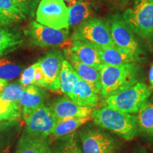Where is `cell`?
<instances>
[{"label":"cell","mask_w":153,"mask_h":153,"mask_svg":"<svg viewBox=\"0 0 153 153\" xmlns=\"http://www.w3.org/2000/svg\"><path fill=\"white\" fill-rule=\"evenodd\" d=\"M51 153H83L78 143L75 132L60 137L54 148L51 149Z\"/></svg>","instance_id":"cell-26"},{"label":"cell","mask_w":153,"mask_h":153,"mask_svg":"<svg viewBox=\"0 0 153 153\" xmlns=\"http://www.w3.org/2000/svg\"><path fill=\"white\" fill-rule=\"evenodd\" d=\"M51 150L48 137L33 136L24 131L19 140L16 153H48Z\"/></svg>","instance_id":"cell-16"},{"label":"cell","mask_w":153,"mask_h":153,"mask_svg":"<svg viewBox=\"0 0 153 153\" xmlns=\"http://www.w3.org/2000/svg\"><path fill=\"white\" fill-rule=\"evenodd\" d=\"M122 17L134 33L153 43V0H135Z\"/></svg>","instance_id":"cell-4"},{"label":"cell","mask_w":153,"mask_h":153,"mask_svg":"<svg viewBox=\"0 0 153 153\" xmlns=\"http://www.w3.org/2000/svg\"><path fill=\"white\" fill-rule=\"evenodd\" d=\"M26 16H33L40 0H12Z\"/></svg>","instance_id":"cell-30"},{"label":"cell","mask_w":153,"mask_h":153,"mask_svg":"<svg viewBox=\"0 0 153 153\" xmlns=\"http://www.w3.org/2000/svg\"><path fill=\"white\" fill-rule=\"evenodd\" d=\"M19 126L18 120L0 122V153H9Z\"/></svg>","instance_id":"cell-22"},{"label":"cell","mask_w":153,"mask_h":153,"mask_svg":"<svg viewBox=\"0 0 153 153\" xmlns=\"http://www.w3.org/2000/svg\"><path fill=\"white\" fill-rule=\"evenodd\" d=\"M25 33L29 37L32 43L42 48L62 45L68 41L69 30L56 29L37 22H32Z\"/></svg>","instance_id":"cell-10"},{"label":"cell","mask_w":153,"mask_h":153,"mask_svg":"<svg viewBox=\"0 0 153 153\" xmlns=\"http://www.w3.org/2000/svg\"><path fill=\"white\" fill-rule=\"evenodd\" d=\"M99 96L89 84L79 78L68 98L80 106L94 109L100 101Z\"/></svg>","instance_id":"cell-14"},{"label":"cell","mask_w":153,"mask_h":153,"mask_svg":"<svg viewBox=\"0 0 153 153\" xmlns=\"http://www.w3.org/2000/svg\"><path fill=\"white\" fill-rule=\"evenodd\" d=\"M90 116L99 128L111 131L126 140H131L139 133L135 114L103 106L93 110Z\"/></svg>","instance_id":"cell-2"},{"label":"cell","mask_w":153,"mask_h":153,"mask_svg":"<svg viewBox=\"0 0 153 153\" xmlns=\"http://www.w3.org/2000/svg\"><path fill=\"white\" fill-rule=\"evenodd\" d=\"M37 65L38 62H36L35 64L28 67L23 72L22 75H21L20 79H19V83L24 86V87L28 85H34V77H35L36 70Z\"/></svg>","instance_id":"cell-31"},{"label":"cell","mask_w":153,"mask_h":153,"mask_svg":"<svg viewBox=\"0 0 153 153\" xmlns=\"http://www.w3.org/2000/svg\"><path fill=\"white\" fill-rule=\"evenodd\" d=\"M152 90L144 82H139L132 87L104 99L103 106L128 114H137L150 99Z\"/></svg>","instance_id":"cell-3"},{"label":"cell","mask_w":153,"mask_h":153,"mask_svg":"<svg viewBox=\"0 0 153 153\" xmlns=\"http://www.w3.org/2000/svg\"><path fill=\"white\" fill-rule=\"evenodd\" d=\"M76 1H82V0H76Z\"/></svg>","instance_id":"cell-39"},{"label":"cell","mask_w":153,"mask_h":153,"mask_svg":"<svg viewBox=\"0 0 153 153\" xmlns=\"http://www.w3.org/2000/svg\"><path fill=\"white\" fill-rule=\"evenodd\" d=\"M50 108L57 120L70 118H82L90 116L93 110L82 107L74 103L68 97H60L51 103Z\"/></svg>","instance_id":"cell-12"},{"label":"cell","mask_w":153,"mask_h":153,"mask_svg":"<svg viewBox=\"0 0 153 153\" xmlns=\"http://www.w3.org/2000/svg\"><path fill=\"white\" fill-rule=\"evenodd\" d=\"M97 48L104 65L116 66L127 63H133L137 61L131 53L120 48L116 45Z\"/></svg>","instance_id":"cell-17"},{"label":"cell","mask_w":153,"mask_h":153,"mask_svg":"<svg viewBox=\"0 0 153 153\" xmlns=\"http://www.w3.org/2000/svg\"><path fill=\"white\" fill-rule=\"evenodd\" d=\"M48 153H51V150H50V152H49Z\"/></svg>","instance_id":"cell-38"},{"label":"cell","mask_w":153,"mask_h":153,"mask_svg":"<svg viewBox=\"0 0 153 153\" xmlns=\"http://www.w3.org/2000/svg\"><path fill=\"white\" fill-rule=\"evenodd\" d=\"M65 55L68 60L71 63L76 74L84 81L89 84L100 95L101 91V76L100 72L93 67L85 64L70 48L65 51Z\"/></svg>","instance_id":"cell-13"},{"label":"cell","mask_w":153,"mask_h":153,"mask_svg":"<svg viewBox=\"0 0 153 153\" xmlns=\"http://www.w3.org/2000/svg\"><path fill=\"white\" fill-rule=\"evenodd\" d=\"M43 91L36 85H31L24 87L19 101V106L22 107L23 116L33 111L44 104Z\"/></svg>","instance_id":"cell-18"},{"label":"cell","mask_w":153,"mask_h":153,"mask_svg":"<svg viewBox=\"0 0 153 153\" xmlns=\"http://www.w3.org/2000/svg\"><path fill=\"white\" fill-rule=\"evenodd\" d=\"M135 116L139 133L153 139V98L148 99Z\"/></svg>","instance_id":"cell-19"},{"label":"cell","mask_w":153,"mask_h":153,"mask_svg":"<svg viewBox=\"0 0 153 153\" xmlns=\"http://www.w3.org/2000/svg\"><path fill=\"white\" fill-rule=\"evenodd\" d=\"M24 89V87L20 83L9 84L6 86L0 94V98L9 102L16 103L19 104Z\"/></svg>","instance_id":"cell-29"},{"label":"cell","mask_w":153,"mask_h":153,"mask_svg":"<svg viewBox=\"0 0 153 153\" xmlns=\"http://www.w3.org/2000/svg\"><path fill=\"white\" fill-rule=\"evenodd\" d=\"M36 22L56 29H68V7L62 0H41L36 10Z\"/></svg>","instance_id":"cell-6"},{"label":"cell","mask_w":153,"mask_h":153,"mask_svg":"<svg viewBox=\"0 0 153 153\" xmlns=\"http://www.w3.org/2000/svg\"><path fill=\"white\" fill-rule=\"evenodd\" d=\"M136 153H147L146 151L143 150H140L138 151H137Z\"/></svg>","instance_id":"cell-36"},{"label":"cell","mask_w":153,"mask_h":153,"mask_svg":"<svg viewBox=\"0 0 153 153\" xmlns=\"http://www.w3.org/2000/svg\"><path fill=\"white\" fill-rule=\"evenodd\" d=\"M79 59V60L85 64L93 67L99 71L103 64L98 50L97 47L86 42L80 41H73L72 47L70 48Z\"/></svg>","instance_id":"cell-15"},{"label":"cell","mask_w":153,"mask_h":153,"mask_svg":"<svg viewBox=\"0 0 153 153\" xmlns=\"http://www.w3.org/2000/svg\"><path fill=\"white\" fill-rule=\"evenodd\" d=\"M93 1H104V0H93Z\"/></svg>","instance_id":"cell-37"},{"label":"cell","mask_w":153,"mask_h":153,"mask_svg":"<svg viewBox=\"0 0 153 153\" xmlns=\"http://www.w3.org/2000/svg\"><path fill=\"white\" fill-rule=\"evenodd\" d=\"M91 116L82 118H70L57 120L51 135L56 137H62L73 133L84 124L91 120Z\"/></svg>","instance_id":"cell-24"},{"label":"cell","mask_w":153,"mask_h":153,"mask_svg":"<svg viewBox=\"0 0 153 153\" xmlns=\"http://www.w3.org/2000/svg\"><path fill=\"white\" fill-rule=\"evenodd\" d=\"M23 43L20 33L0 26V56Z\"/></svg>","instance_id":"cell-25"},{"label":"cell","mask_w":153,"mask_h":153,"mask_svg":"<svg viewBox=\"0 0 153 153\" xmlns=\"http://www.w3.org/2000/svg\"><path fill=\"white\" fill-rule=\"evenodd\" d=\"M83 153H116L117 142L102 128H87L79 133Z\"/></svg>","instance_id":"cell-7"},{"label":"cell","mask_w":153,"mask_h":153,"mask_svg":"<svg viewBox=\"0 0 153 153\" xmlns=\"http://www.w3.org/2000/svg\"><path fill=\"white\" fill-rule=\"evenodd\" d=\"M71 39L86 42L97 48L115 45L109 22L103 19L91 18L82 23L74 30Z\"/></svg>","instance_id":"cell-5"},{"label":"cell","mask_w":153,"mask_h":153,"mask_svg":"<svg viewBox=\"0 0 153 153\" xmlns=\"http://www.w3.org/2000/svg\"><path fill=\"white\" fill-rule=\"evenodd\" d=\"M38 65L36 70L35 77H34V85L38 86L45 88V80L43 72L42 71V69L40 66V63L38 61Z\"/></svg>","instance_id":"cell-32"},{"label":"cell","mask_w":153,"mask_h":153,"mask_svg":"<svg viewBox=\"0 0 153 153\" xmlns=\"http://www.w3.org/2000/svg\"><path fill=\"white\" fill-rule=\"evenodd\" d=\"M26 17L12 0H0V23L2 25L22 22Z\"/></svg>","instance_id":"cell-23"},{"label":"cell","mask_w":153,"mask_h":153,"mask_svg":"<svg viewBox=\"0 0 153 153\" xmlns=\"http://www.w3.org/2000/svg\"><path fill=\"white\" fill-rule=\"evenodd\" d=\"M68 9L69 25L72 27H78L82 23L91 19L94 14L92 6L87 0L77 1Z\"/></svg>","instance_id":"cell-20"},{"label":"cell","mask_w":153,"mask_h":153,"mask_svg":"<svg viewBox=\"0 0 153 153\" xmlns=\"http://www.w3.org/2000/svg\"><path fill=\"white\" fill-rule=\"evenodd\" d=\"M62 1H64V3L65 4L68 8H70L72 6L75 4L76 1H77L76 0H62Z\"/></svg>","instance_id":"cell-34"},{"label":"cell","mask_w":153,"mask_h":153,"mask_svg":"<svg viewBox=\"0 0 153 153\" xmlns=\"http://www.w3.org/2000/svg\"><path fill=\"white\" fill-rule=\"evenodd\" d=\"M79 78L71 63L68 60H63L60 75V91L61 92L67 97H70Z\"/></svg>","instance_id":"cell-21"},{"label":"cell","mask_w":153,"mask_h":153,"mask_svg":"<svg viewBox=\"0 0 153 153\" xmlns=\"http://www.w3.org/2000/svg\"><path fill=\"white\" fill-rule=\"evenodd\" d=\"M7 85H8V83H7V80L0 78V94H1L4 90V89Z\"/></svg>","instance_id":"cell-33"},{"label":"cell","mask_w":153,"mask_h":153,"mask_svg":"<svg viewBox=\"0 0 153 153\" xmlns=\"http://www.w3.org/2000/svg\"><path fill=\"white\" fill-rule=\"evenodd\" d=\"M111 33L115 45L127 51L137 60L142 54L140 44L131 28L120 15L116 14L111 19Z\"/></svg>","instance_id":"cell-9"},{"label":"cell","mask_w":153,"mask_h":153,"mask_svg":"<svg viewBox=\"0 0 153 153\" xmlns=\"http://www.w3.org/2000/svg\"><path fill=\"white\" fill-rule=\"evenodd\" d=\"M64 60L62 52L55 51L38 60L45 76L46 89L53 91H60V75Z\"/></svg>","instance_id":"cell-11"},{"label":"cell","mask_w":153,"mask_h":153,"mask_svg":"<svg viewBox=\"0 0 153 153\" xmlns=\"http://www.w3.org/2000/svg\"><path fill=\"white\" fill-rule=\"evenodd\" d=\"M149 80H150L151 85L153 87V65L151 67L150 72H149Z\"/></svg>","instance_id":"cell-35"},{"label":"cell","mask_w":153,"mask_h":153,"mask_svg":"<svg viewBox=\"0 0 153 153\" xmlns=\"http://www.w3.org/2000/svg\"><path fill=\"white\" fill-rule=\"evenodd\" d=\"M23 116L26 123L24 131L40 137H48L57 121L52 110L45 105Z\"/></svg>","instance_id":"cell-8"},{"label":"cell","mask_w":153,"mask_h":153,"mask_svg":"<svg viewBox=\"0 0 153 153\" xmlns=\"http://www.w3.org/2000/svg\"><path fill=\"white\" fill-rule=\"evenodd\" d=\"M99 72L100 96L103 99L125 90L141 82L140 81L142 74L140 68L135 62L116 66L103 65Z\"/></svg>","instance_id":"cell-1"},{"label":"cell","mask_w":153,"mask_h":153,"mask_svg":"<svg viewBox=\"0 0 153 153\" xmlns=\"http://www.w3.org/2000/svg\"><path fill=\"white\" fill-rule=\"evenodd\" d=\"M23 67L8 57L0 60V78L5 80L13 79L22 74Z\"/></svg>","instance_id":"cell-27"},{"label":"cell","mask_w":153,"mask_h":153,"mask_svg":"<svg viewBox=\"0 0 153 153\" xmlns=\"http://www.w3.org/2000/svg\"><path fill=\"white\" fill-rule=\"evenodd\" d=\"M21 116L22 110L19 104L0 98V122L19 120Z\"/></svg>","instance_id":"cell-28"}]
</instances>
